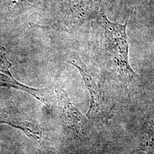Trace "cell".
I'll return each mask as SVG.
<instances>
[{"mask_svg": "<svg viewBox=\"0 0 154 154\" xmlns=\"http://www.w3.org/2000/svg\"><path fill=\"white\" fill-rule=\"evenodd\" d=\"M102 44L114 70L127 83L135 82L138 74L128 60L129 44L125 24L111 22L101 11L97 20Z\"/></svg>", "mask_w": 154, "mask_h": 154, "instance_id": "obj_1", "label": "cell"}, {"mask_svg": "<svg viewBox=\"0 0 154 154\" xmlns=\"http://www.w3.org/2000/svg\"><path fill=\"white\" fill-rule=\"evenodd\" d=\"M70 63L81 73L90 94V107L86 114L87 118L88 119L108 118L112 110L113 104L99 79L86 72L75 62L72 61Z\"/></svg>", "mask_w": 154, "mask_h": 154, "instance_id": "obj_2", "label": "cell"}, {"mask_svg": "<svg viewBox=\"0 0 154 154\" xmlns=\"http://www.w3.org/2000/svg\"><path fill=\"white\" fill-rule=\"evenodd\" d=\"M55 96L57 107L63 123L77 137H81L88 128V118L72 105L62 89H56Z\"/></svg>", "mask_w": 154, "mask_h": 154, "instance_id": "obj_3", "label": "cell"}, {"mask_svg": "<svg viewBox=\"0 0 154 154\" xmlns=\"http://www.w3.org/2000/svg\"><path fill=\"white\" fill-rule=\"evenodd\" d=\"M0 123H5L20 130L29 138H32L41 145H44L42 132L38 127L32 122L11 114L3 113L0 114Z\"/></svg>", "mask_w": 154, "mask_h": 154, "instance_id": "obj_4", "label": "cell"}, {"mask_svg": "<svg viewBox=\"0 0 154 154\" xmlns=\"http://www.w3.org/2000/svg\"><path fill=\"white\" fill-rule=\"evenodd\" d=\"M0 88H14L26 92L40 100L46 106L49 107V103L48 102L44 90L30 88L19 82L12 77L11 74L0 72Z\"/></svg>", "mask_w": 154, "mask_h": 154, "instance_id": "obj_5", "label": "cell"}, {"mask_svg": "<svg viewBox=\"0 0 154 154\" xmlns=\"http://www.w3.org/2000/svg\"><path fill=\"white\" fill-rule=\"evenodd\" d=\"M138 149L146 154H154V111L144 123Z\"/></svg>", "mask_w": 154, "mask_h": 154, "instance_id": "obj_6", "label": "cell"}]
</instances>
